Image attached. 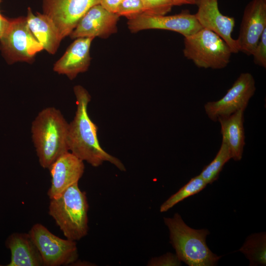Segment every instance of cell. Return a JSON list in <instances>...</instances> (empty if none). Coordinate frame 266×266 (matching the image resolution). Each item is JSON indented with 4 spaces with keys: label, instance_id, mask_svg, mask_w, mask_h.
<instances>
[{
    "label": "cell",
    "instance_id": "obj_1",
    "mask_svg": "<svg viewBox=\"0 0 266 266\" xmlns=\"http://www.w3.org/2000/svg\"><path fill=\"white\" fill-rule=\"evenodd\" d=\"M76 98V111L68 125L67 142L69 151L82 161L94 167L108 162L121 171H126L122 162L109 154L100 146L98 137V126L88 113L91 100L89 92L81 85L73 88Z\"/></svg>",
    "mask_w": 266,
    "mask_h": 266
},
{
    "label": "cell",
    "instance_id": "obj_2",
    "mask_svg": "<svg viewBox=\"0 0 266 266\" xmlns=\"http://www.w3.org/2000/svg\"><path fill=\"white\" fill-rule=\"evenodd\" d=\"M68 125L61 112L54 107L42 109L32 122L33 141L44 168L49 169L60 156L69 152Z\"/></svg>",
    "mask_w": 266,
    "mask_h": 266
},
{
    "label": "cell",
    "instance_id": "obj_3",
    "mask_svg": "<svg viewBox=\"0 0 266 266\" xmlns=\"http://www.w3.org/2000/svg\"><path fill=\"white\" fill-rule=\"evenodd\" d=\"M169 232L170 243L179 259L189 266H214L221 257L214 254L206 243L209 232L207 229L196 230L187 226L180 215L164 217Z\"/></svg>",
    "mask_w": 266,
    "mask_h": 266
},
{
    "label": "cell",
    "instance_id": "obj_4",
    "mask_svg": "<svg viewBox=\"0 0 266 266\" xmlns=\"http://www.w3.org/2000/svg\"><path fill=\"white\" fill-rule=\"evenodd\" d=\"M88 209L86 194L80 190L77 182L50 199L49 214L66 237L76 241L87 234Z\"/></svg>",
    "mask_w": 266,
    "mask_h": 266
},
{
    "label": "cell",
    "instance_id": "obj_5",
    "mask_svg": "<svg viewBox=\"0 0 266 266\" xmlns=\"http://www.w3.org/2000/svg\"><path fill=\"white\" fill-rule=\"evenodd\" d=\"M232 51L217 33L205 28L184 37L183 54L200 68L222 69L229 63Z\"/></svg>",
    "mask_w": 266,
    "mask_h": 266
},
{
    "label": "cell",
    "instance_id": "obj_6",
    "mask_svg": "<svg viewBox=\"0 0 266 266\" xmlns=\"http://www.w3.org/2000/svg\"><path fill=\"white\" fill-rule=\"evenodd\" d=\"M1 49L9 63H30L43 49L30 30L26 17L10 20L9 26L0 39Z\"/></svg>",
    "mask_w": 266,
    "mask_h": 266
},
{
    "label": "cell",
    "instance_id": "obj_7",
    "mask_svg": "<svg viewBox=\"0 0 266 266\" xmlns=\"http://www.w3.org/2000/svg\"><path fill=\"white\" fill-rule=\"evenodd\" d=\"M29 233L41 255L44 266L68 265L77 260L75 241L61 238L40 224L34 225Z\"/></svg>",
    "mask_w": 266,
    "mask_h": 266
},
{
    "label": "cell",
    "instance_id": "obj_8",
    "mask_svg": "<svg viewBox=\"0 0 266 266\" xmlns=\"http://www.w3.org/2000/svg\"><path fill=\"white\" fill-rule=\"evenodd\" d=\"M256 90L253 75L249 72L242 73L221 99L204 104L205 113L211 121L216 122L220 117L244 111Z\"/></svg>",
    "mask_w": 266,
    "mask_h": 266
},
{
    "label": "cell",
    "instance_id": "obj_9",
    "mask_svg": "<svg viewBox=\"0 0 266 266\" xmlns=\"http://www.w3.org/2000/svg\"><path fill=\"white\" fill-rule=\"evenodd\" d=\"M100 0H43V13L55 25L62 39L69 35L80 20Z\"/></svg>",
    "mask_w": 266,
    "mask_h": 266
},
{
    "label": "cell",
    "instance_id": "obj_10",
    "mask_svg": "<svg viewBox=\"0 0 266 266\" xmlns=\"http://www.w3.org/2000/svg\"><path fill=\"white\" fill-rule=\"evenodd\" d=\"M128 26L132 33L150 29L172 31L184 37L191 35L202 28L195 14L184 11L173 15H150L143 13L129 20Z\"/></svg>",
    "mask_w": 266,
    "mask_h": 266
},
{
    "label": "cell",
    "instance_id": "obj_11",
    "mask_svg": "<svg viewBox=\"0 0 266 266\" xmlns=\"http://www.w3.org/2000/svg\"><path fill=\"white\" fill-rule=\"evenodd\" d=\"M266 29V0H252L245 6L236 39L239 52L252 55Z\"/></svg>",
    "mask_w": 266,
    "mask_h": 266
},
{
    "label": "cell",
    "instance_id": "obj_12",
    "mask_svg": "<svg viewBox=\"0 0 266 266\" xmlns=\"http://www.w3.org/2000/svg\"><path fill=\"white\" fill-rule=\"evenodd\" d=\"M119 17L117 14L107 11L100 4L95 5L82 17L69 36L72 39L107 38L117 32Z\"/></svg>",
    "mask_w": 266,
    "mask_h": 266
},
{
    "label": "cell",
    "instance_id": "obj_13",
    "mask_svg": "<svg viewBox=\"0 0 266 266\" xmlns=\"http://www.w3.org/2000/svg\"><path fill=\"white\" fill-rule=\"evenodd\" d=\"M196 4L198 9L195 15L202 27L217 33L227 43L233 53H237L239 49L236 39L232 36L234 19L220 11L218 0H196Z\"/></svg>",
    "mask_w": 266,
    "mask_h": 266
},
{
    "label": "cell",
    "instance_id": "obj_14",
    "mask_svg": "<svg viewBox=\"0 0 266 266\" xmlns=\"http://www.w3.org/2000/svg\"><path fill=\"white\" fill-rule=\"evenodd\" d=\"M83 161L69 151L60 156L49 168L51 185L47 192L50 199L78 182L84 171Z\"/></svg>",
    "mask_w": 266,
    "mask_h": 266
},
{
    "label": "cell",
    "instance_id": "obj_15",
    "mask_svg": "<svg viewBox=\"0 0 266 266\" xmlns=\"http://www.w3.org/2000/svg\"><path fill=\"white\" fill-rule=\"evenodd\" d=\"M93 39L92 37L76 38L55 63L53 70L66 75L70 80L79 73L86 71L90 65V51Z\"/></svg>",
    "mask_w": 266,
    "mask_h": 266
},
{
    "label": "cell",
    "instance_id": "obj_16",
    "mask_svg": "<svg viewBox=\"0 0 266 266\" xmlns=\"http://www.w3.org/2000/svg\"><path fill=\"white\" fill-rule=\"evenodd\" d=\"M5 244L11 252V260L7 266H44L41 255L29 233H12L6 239Z\"/></svg>",
    "mask_w": 266,
    "mask_h": 266
},
{
    "label": "cell",
    "instance_id": "obj_17",
    "mask_svg": "<svg viewBox=\"0 0 266 266\" xmlns=\"http://www.w3.org/2000/svg\"><path fill=\"white\" fill-rule=\"evenodd\" d=\"M244 112L239 110L217 120L220 124L222 142L228 146L232 159L235 161L241 160L245 144Z\"/></svg>",
    "mask_w": 266,
    "mask_h": 266
},
{
    "label": "cell",
    "instance_id": "obj_18",
    "mask_svg": "<svg viewBox=\"0 0 266 266\" xmlns=\"http://www.w3.org/2000/svg\"><path fill=\"white\" fill-rule=\"evenodd\" d=\"M26 18L30 30L43 49L49 53L54 54L62 39L51 19L44 13L33 14L30 7Z\"/></svg>",
    "mask_w": 266,
    "mask_h": 266
},
{
    "label": "cell",
    "instance_id": "obj_19",
    "mask_svg": "<svg viewBox=\"0 0 266 266\" xmlns=\"http://www.w3.org/2000/svg\"><path fill=\"white\" fill-rule=\"evenodd\" d=\"M239 251L249 260L250 266H266V233H255L248 236Z\"/></svg>",
    "mask_w": 266,
    "mask_h": 266
},
{
    "label": "cell",
    "instance_id": "obj_20",
    "mask_svg": "<svg viewBox=\"0 0 266 266\" xmlns=\"http://www.w3.org/2000/svg\"><path fill=\"white\" fill-rule=\"evenodd\" d=\"M207 185L200 175L191 178L187 184L162 204L160 208V212L167 211L184 199L198 194Z\"/></svg>",
    "mask_w": 266,
    "mask_h": 266
},
{
    "label": "cell",
    "instance_id": "obj_21",
    "mask_svg": "<svg viewBox=\"0 0 266 266\" xmlns=\"http://www.w3.org/2000/svg\"><path fill=\"white\" fill-rule=\"evenodd\" d=\"M231 159V152L228 146L222 142L221 147L214 159L205 166L199 174L208 184H212L217 180L223 166Z\"/></svg>",
    "mask_w": 266,
    "mask_h": 266
},
{
    "label": "cell",
    "instance_id": "obj_22",
    "mask_svg": "<svg viewBox=\"0 0 266 266\" xmlns=\"http://www.w3.org/2000/svg\"><path fill=\"white\" fill-rule=\"evenodd\" d=\"M144 12L142 0H123L119 6L117 14L119 16H125L130 20Z\"/></svg>",
    "mask_w": 266,
    "mask_h": 266
},
{
    "label": "cell",
    "instance_id": "obj_23",
    "mask_svg": "<svg viewBox=\"0 0 266 266\" xmlns=\"http://www.w3.org/2000/svg\"><path fill=\"white\" fill-rule=\"evenodd\" d=\"M145 13L165 15L174 6L172 0H142Z\"/></svg>",
    "mask_w": 266,
    "mask_h": 266
},
{
    "label": "cell",
    "instance_id": "obj_24",
    "mask_svg": "<svg viewBox=\"0 0 266 266\" xmlns=\"http://www.w3.org/2000/svg\"><path fill=\"white\" fill-rule=\"evenodd\" d=\"M252 55L256 65L265 68L266 67V29L263 32L261 38Z\"/></svg>",
    "mask_w": 266,
    "mask_h": 266
},
{
    "label": "cell",
    "instance_id": "obj_25",
    "mask_svg": "<svg viewBox=\"0 0 266 266\" xmlns=\"http://www.w3.org/2000/svg\"><path fill=\"white\" fill-rule=\"evenodd\" d=\"M181 261L176 254L168 252L160 257L152 258L148 263V266H178Z\"/></svg>",
    "mask_w": 266,
    "mask_h": 266
},
{
    "label": "cell",
    "instance_id": "obj_26",
    "mask_svg": "<svg viewBox=\"0 0 266 266\" xmlns=\"http://www.w3.org/2000/svg\"><path fill=\"white\" fill-rule=\"evenodd\" d=\"M123 0H100V4L107 11L116 13Z\"/></svg>",
    "mask_w": 266,
    "mask_h": 266
},
{
    "label": "cell",
    "instance_id": "obj_27",
    "mask_svg": "<svg viewBox=\"0 0 266 266\" xmlns=\"http://www.w3.org/2000/svg\"><path fill=\"white\" fill-rule=\"evenodd\" d=\"M10 23L8 20L2 16L0 13V39L3 36L8 29Z\"/></svg>",
    "mask_w": 266,
    "mask_h": 266
},
{
    "label": "cell",
    "instance_id": "obj_28",
    "mask_svg": "<svg viewBox=\"0 0 266 266\" xmlns=\"http://www.w3.org/2000/svg\"><path fill=\"white\" fill-rule=\"evenodd\" d=\"M174 6L183 4H196V0H172Z\"/></svg>",
    "mask_w": 266,
    "mask_h": 266
},
{
    "label": "cell",
    "instance_id": "obj_29",
    "mask_svg": "<svg viewBox=\"0 0 266 266\" xmlns=\"http://www.w3.org/2000/svg\"><path fill=\"white\" fill-rule=\"evenodd\" d=\"M1 0H0V3L1 2Z\"/></svg>",
    "mask_w": 266,
    "mask_h": 266
}]
</instances>
